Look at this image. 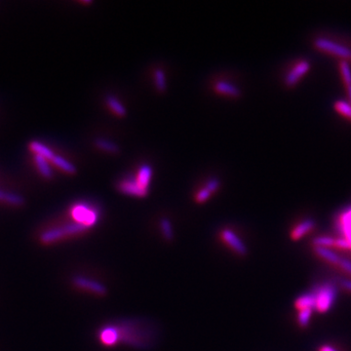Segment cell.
Instances as JSON below:
<instances>
[{"label": "cell", "mask_w": 351, "mask_h": 351, "mask_svg": "<svg viewBox=\"0 0 351 351\" xmlns=\"http://www.w3.org/2000/svg\"><path fill=\"white\" fill-rule=\"evenodd\" d=\"M156 329L147 320L119 319L103 325L97 332L99 342L105 347L127 345L147 350L156 342Z\"/></svg>", "instance_id": "1"}, {"label": "cell", "mask_w": 351, "mask_h": 351, "mask_svg": "<svg viewBox=\"0 0 351 351\" xmlns=\"http://www.w3.org/2000/svg\"><path fill=\"white\" fill-rule=\"evenodd\" d=\"M88 231H89V228L75 222H72L57 228H49L45 230L40 234L39 239L42 244L48 245L70 237L84 234Z\"/></svg>", "instance_id": "2"}, {"label": "cell", "mask_w": 351, "mask_h": 351, "mask_svg": "<svg viewBox=\"0 0 351 351\" xmlns=\"http://www.w3.org/2000/svg\"><path fill=\"white\" fill-rule=\"evenodd\" d=\"M70 217L73 222L91 229L96 227L100 221V211L85 203H77L70 209Z\"/></svg>", "instance_id": "3"}, {"label": "cell", "mask_w": 351, "mask_h": 351, "mask_svg": "<svg viewBox=\"0 0 351 351\" xmlns=\"http://www.w3.org/2000/svg\"><path fill=\"white\" fill-rule=\"evenodd\" d=\"M312 292L315 294L316 310L319 312H327L336 297V288L331 282H326L313 288Z\"/></svg>", "instance_id": "4"}, {"label": "cell", "mask_w": 351, "mask_h": 351, "mask_svg": "<svg viewBox=\"0 0 351 351\" xmlns=\"http://www.w3.org/2000/svg\"><path fill=\"white\" fill-rule=\"evenodd\" d=\"M219 240L223 245L231 250L235 255L239 257H246L248 255V249L242 239L237 233L230 228H222L218 234Z\"/></svg>", "instance_id": "5"}, {"label": "cell", "mask_w": 351, "mask_h": 351, "mask_svg": "<svg viewBox=\"0 0 351 351\" xmlns=\"http://www.w3.org/2000/svg\"><path fill=\"white\" fill-rule=\"evenodd\" d=\"M71 283L76 289L87 292L91 295L101 298H104L107 295V288L105 284L87 276L75 275L71 278Z\"/></svg>", "instance_id": "6"}, {"label": "cell", "mask_w": 351, "mask_h": 351, "mask_svg": "<svg viewBox=\"0 0 351 351\" xmlns=\"http://www.w3.org/2000/svg\"><path fill=\"white\" fill-rule=\"evenodd\" d=\"M313 44L316 49H318L319 51L331 54L345 61L350 59L351 49L340 43L334 42L333 40L324 37H318L314 40Z\"/></svg>", "instance_id": "7"}, {"label": "cell", "mask_w": 351, "mask_h": 351, "mask_svg": "<svg viewBox=\"0 0 351 351\" xmlns=\"http://www.w3.org/2000/svg\"><path fill=\"white\" fill-rule=\"evenodd\" d=\"M117 190L122 194L138 197V198H144L149 193V191L144 190L142 187H140V184L137 182L135 177L126 178L121 180L117 184Z\"/></svg>", "instance_id": "8"}, {"label": "cell", "mask_w": 351, "mask_h": 351, "mask_svg": "<svg viewBox=\"0 0 351 351\" xmlns=\"http://www.w3.org/2000/svg\"><path fill=\"white\" fill-rule=\"evenodd\" d=\"M310 70V63L306 60L299 61L290 71L286 74L284 78L285 85L287 87H294L303 75H305Z\"/></svg>", "instance_id": "9"}, {"label": "cell", "mask_w": 351, "mask_h": 351, "mask_svg": "<svg viewBox=\"0 0 351 351\" xmlns=\"http://www.w3.org/2000/svg\"><path fill=\"white\" fill-rule=\"evenodd\" d=\"M213 89L217 94L224 95L229 98H239L241 96L240 89L228 81L219 80L214 84Z\"/></svg>", "instance_id": "10"}, {"label": "cell", "mask_w": 351, "mask_h": 351, "mask_svg": "<svg viewBox=\"0 0 351 351\" xmlns=\"http://www.w3.org/2000/svg\"><path fill=\"white\" fill-rule=\"evenodd\" d=\"M152 174H153V170L151 166L148 164H142L139 167L135 176V179L140 184V187H142L144 190L149 191V185L151 182Z\"/></svg>", "instance_id": "11"}, {"label": "cell", "mask_w": 351, "mask_h": 351, "mask_svg": "<svg viewBox=\"0 0 351 351\" xmlns=\"http://www.w3.org/2000/svg\"><path fill=\"white\" fill-rule=\"evenodd\" d=\"M295 306L296 308H298V310H302V309L316 310L315 294L311 291L309 293L299 296L295 301Z\"/></svg>", "instance_id": "12"}, {"label": "cell", "mask_w": 351, "mask_h": 351, "mask_svg": "<svg viewBox=\"0 0 351 351\" xmlns=\"http://www.w3.org/2000/svg\"><path fill=\"white\" fill-rule=\"evenodd\" d=\"M314 227H315V223L313 220H311V219L304 220L301 223H299L298 226L293 229V231L291 233V237L294 240H298L302 236H304L306 233H308L311 229H313Z\"/></svg>", "instance_id": "13"}, {"label": "cell", "mask_w": 351, "mask_h": 351, "mask_svg": "<svg viewBox=\"0 0 351 351\" xmlns=\"http://www.w3.org/2000/svg\"><path fill=\"white\" fill-rule=\"evenodd\" d=\"M105 104L107 105V107L110 109V111L118 116V117H124L127 114V110L126 107L122 105V103L115 98L114 96H107L105 98Z\"/></svg>", "instance_id": "14"}, {"label": "cell", "mask_w": 351, "mask_h": 351, "mask_svg": "<svg viewBox=\"0 0 351 351\" xmlns=\"http://www.w3.org/2000/svg\"><path fill=\"white\" fill-rule=\"evenodd\" d=\"M339 70L341 73V77L343 80V83L346 87L347 96L349 99V103L351 104V68L349 63L345 60L340 61L339 63Z\"/></svg>", "instance_id": "15"}, {"label": "cell", "mask_w": 351, "mask_h": 351, "mask_svg": "<svg viewBox=\"0 0 351 351\" xmlns=\"http://www.w3.org/2000/svg\"><path fill=\"white\" fill-rule=\"evenodd\" d=\"M30 148L32 151L35 152L36 155H40L49 161H51L54 156L56 155L48 146H46L43 143L36 141V140H34L30 143Z\"/></svg>", "instance_id": "16"}, {"label": "cell", "mask_w": 351, "mask_h": 351, "mask_svg": "<svg viewBox=\"0 0 351 351\" xmlns=\"http://www.w3.org/2000/svg\"><path fill=\"white\" fill-rule=\"evenodd\" d=\"M51 162H52L53 164H54L56 167H58L60 170L64 171V172L67 173V174L74 175V174H76V172H77L76 167H75L71 162L68 161L67 159H65V158L62 157V156H60V155H57V154H56L52 160H51Z\"/></svg>", "instance_id": "17"}, {"label": "cell", "mask_w": 351, "mask_h": 351, "mask_svg": "<svg viewBox=\"0 0 351 351\" xmlns=\"http://www.w3.org/2000/svg\"><path fill=\"white\" fill-rule=\"evenodd\" d=\"M339 232L345 235V238L349 241L351 246V208L343 213L339 220Z\"/></svg>", "instance_id": "18"}, {"label": "cell", "mask_w": 351, "mask_h": 351, "mask_svg": "<svg viewBox=\"0 0 351 351\" xmlns=\"http://www.w3.org/2000/svg\"><path fill=\"white\" fill-rule=\"evenodd\" d=\"M95 145L100 150L110 153V154H117L120 150L119 146L115 142H113L111 140H106V139H103V138H100V139H97L95 140Z\"/></svg>", "instance_id": "19"}, {"label": "cell", "mask_w": 351, "mask_h": 351, "mask_svg": "<svg viewBox=\"0 0 351 351\" xmlns=\"http://www.w3.org/2000/svg\"><path fill=\"white\" fill-rule=\"evenodd\" d=\"M314 252L316 254L321 257L322 259L326 260L329 263L333 264H337L340 262L339 256H337L334 252L331 251L329 248H323V247H314Z\"/></svg>", "instance_id": "20"}, {"label": "cell", "mask_w": 351, "mask_h": 351, "mask_svg": "<svg viewBox=\"0 0 351 351\" xmlns=\"http://www.w3.org/2000/svg\"><path fill=\"white\" fill-rule=\"evenodd\" d=\"M35 161L40 174L46 179H51L53 177V171L50 165L48 164V160L40 155L35 154Z\"/></svg>", "instance_id": "21"}, {"label": "cell", "mask_w": 351, "mask_h": 351, "mask_svg": "<svg viewBox=\"0 0 351 351\" xmlns=\"http://www.w3.org/2000/svg\"><path fill=\"white\" fill-rule=\"evenodd\" d=\"M0 201L6 202L14 206H22L25 203V199L16 193H7L0 190Z\"/></svg>", "instance_id": "22"}, {"label": "cell", "mask_w": 351, "mask_h": 351, "mask_svg": "<svg viewBox=\"0 0 351 351\" xmlns=\"http://www.w3.org/2000/svg\"><path fill=\"white\" fill-rule=\"evenodd\" d=\"M159 228L161 230V233L166 241H172L174 238V231L173 226L171 222L167 218H163L159 222Z\"/></svg>", "instance_id": "23"}, {"label": "cell", "mask_w": 351, "mask_h": 351, "mask_svg": "<svg viewBox=\"0 0 351 351\" xmlns=\"http://www.w3.org/2000/svg\"><path fill=\"white\" fill-rule=\"evenodd\" d=\"M153 80L155 87L160 93H164L167 89V81L165 71L161 69H156L153 72Z\"/></svg>", "instance_id": "24"}, {"label": "cell", "mask_w": 351, "mask_h": 351, "mask_svg": "<svg viewBox=\"0 0 351 351\" xmlns=\"http://www.w3.org/2000/svg\"><path fill=\"white\" fill-rule=\"evenodd\" d=\"M334 109L341 114L342 116H345L351 120V104L349 102L345 101H337L334 104Z\"/></svg>", "instance_id": "25"}, {"label": "cell", "mask_w": 351, "mask_h": 351, "mask_svg": "<svg viewBox=\"0 0 351 351\" xmlns=\"http://www.w3.org/2000/svg\"><path fill=\"white\" fill-rule=\"evenodd\" d=\"M335 239L328 236H319L312 239V244L314 247H323V248H328L331 246H334Z\"/></svg>", "instance_id": "26"}, {"label": "cell", "mask_w": 351, "mask_h": 351, "mask_svg": "<svg viewBox=\"0 0 351 351\" xmlns=\"http://www.w3.org/2000/svg\"><path fill=\"white\" fill-rule=\"evenodd\" d=\"M212 195L213 194L205 187H203L202 189H200L197 193H195L194 200L198 204H203V203H205L206 201H208L210 199Z\"/></svg>", "instance_id": "27"}, {"label": "cell", "mask_w": 351, "mask_h": 351, "mask_svg": "<svg viewBox=\"0 0 351 351\" xmlns=\"http://www.w3.org/2000/svg\"><path fill=\"white\" fill-rule=\"evenodd\" d=\"M312 311H313L312 309L299 310V313H298V322L300 327L305 328L308 325L310 317H311V314H312Z\"/></svg>", "instance_id": "28"}, {"label": "cell", "mask_w": 351, "mask_h": 351, "mask_svg": "<svg viewBox=\"0 0 351 351\" xmlns=\"http://www.w3.org/2000/svg\"><path fill=\"white\" fill-rule=\"evenodd\" d=\"M209 192H210L213 195L215 193H218L220 188H221V182L219 179L217 178H211L210 180H208L206 183H205V186H204Z\"/></svg>", "instance_id": "29"}, {"label": "cell", "mask_w": 351, "mask_h": 351, "mask_svg": "<svg viewBox=\"0 0 351 351\" xmlns=\"http://www.w3.org/2000/svg\"><path fill=\"white\" fill-rule=\"evenodd\" d=\"M334 246L339 249H351L350 243L346 238L336 239L334 242Z\"/></svg>", "instance_id": "30"}, {"label": "cell", "mask_w": 351, "mask_h": 351, "mask_svg": "<svg viewBox=\"0 0 351 351\" xmlns=\"http://www.w3.org/2000/svg\"><path fill=\"white\" fill-rule=\"evenodd\" d=\"M338 265L343 269L345 270L346 272L350 273L351 274V262L348 261V260H345V259H340V262L338 263Z\"/></svg>", "instance_id": "31"}, {"label": "cell", "mask_w": 351, "mask_h": 351, "mask_svg": "<svg viewBox=\"0 0 351 351\" xmlns=\"http://www.w3.org/2000/svg\"><path fill=\"white\" fill-rule=\"evenodd\" d=\"M339 284L341 285V287H343L344 289H346L347 291H350L351 292V280H343V279H340V280H339Z\"/></svg>", "instance_id": "32"}, {"label": "cell", "mask_w": 351, "mask_h": 351, "mask_svg": "<svg viewBox=\"0 0 351 351\" xmlns=\"http://www.w3.org/2000/svg\"><path fill=\"white\" fill-rule=\"evenodd\" d=\"M319 351H336L335 349H333V347H331V346H329V345H324V346H322L320 349H319Z\"/></svg>", "instance_id": "33"}, {"label": "cell", "mask_w": 351, "mask_h": 351, "mask_svg": "<svg viewBox=\"0 0 351 351\" xmlns=\"http://www.w3.org/2000/svg\"><path fill=\"white\" fill-rule=\"evenodd\" d=\"M349 60H351V55H350V59H349Z\"/></svg>", "instance_id": "34"}]
</instances>
